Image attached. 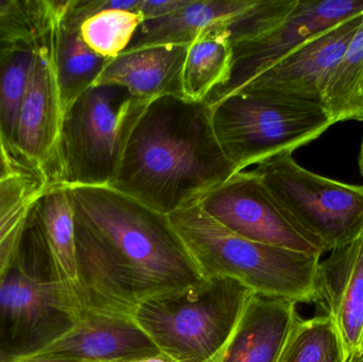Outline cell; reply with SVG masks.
<instances>
[{"mask_svg":"<svg viewBox=\"0 0 363 362\" xmlns=\"http://www.w3.org/2000/svg\"><path fill=\"white\" fill-rule=\"evenodd\" d=\"M112 60L94 52L83 42L69 0H55L52 61L63 114L79 96L96 84Z\"/></svg>","mask_w":363,"mask_h":362,"instance_id":"17","label":"cell"},{"mask_svg":"<svg viewBox=\"0 0 363 362\" xmlns=\"http://www.w3.org/2000/svg\"><path fill=\"white\" fill-rule=\"evenodd\" d=\"M253 293L233 278H204L142 304L134 321L176 361L217 362Z\"/></svg>","mask_w":363,"mask_h":362,"instance_id":"7","label":"cell"},{"mask_svg":"<svg viewBox=\"0 0 363 362\" xmlns=\"http://www.w3.org/2000/svg\"><path fill=\"white\" fill-rule=\"evenodd\" d=\"M362 18L363 13L315 36L245 86L273 89L322 104L326 83L359 29Z\"/></svg>","mask_w":363,"mask_h":362,"instance_id":"13","label":"cell"},{"mask_svg":"<svg viewBox=\"0 0 363 362\" xmlns=\"http://www.w3.org/2000/svg\"><path fill=\"white\" fill-rule=\"evenodd\" d=\"M232 57V46L223 38L205 34L192 42L184 64V97L203 101L228 78Z\"/></svg>","mask_w":363,"mask_h":362,"instance_id":"21","label":"cell"},{"mask_svg":"<svg viewBox=\"0 0 363 362\" xmlns=\"http://www.w3.org/2000/svg\"><path fill=\"white\" fill-rule=\"evenodd\" d=\"M23 225L17 231H15L0 247V281H1L2 276H4L8 268L10 267L13 259H14Z\"/></svg>","mask_w":363,"mask_h":362,"instance_id":"27","label":"cell"},{"mask_svg":"<svg viewBox=\"0 0 363 362\" xmlns=\"http://www.w3.org/2000/svg\"><path fill=\"white\" fill-rule=\"evenodd\" d=\"M188 2L189 0H140L135 12L140 15L143 21H153L177 12Z\"/></svg>","mask_w":363,"mask_h":362,"instance_id":"26","label":"cell"},{"mask_svg":"<svg viewBox=\"0 0 363 362\" xmlns=\"http://www.w3.org/2000/svg\"><path fill=\"white\" fill-rule=\"evenodd\" d=\"M362 74L363 18L359 29L330 74L322 96V106L335 123L353 119L356 89Z\"/></svg>","mask_w":363,"mask_h":362,"instance_id":"24","label":"cell"},{"mask_svg":"<svg viewBox=\"0 0 363 362\" xmlns=\"http://www.w3.org/2000/svg\"><path fill=\"white\" fill-rule=\"evenodd\" d=\"M286 214L328 251L363 234V186L313 174L281 152L254 170Z\"/></svg>","mask_w":363,"mask_h":362,"instance_id":"8","label":"cell"},{"mask_svg":"<svg viewBox=\"0 0 363 362\" xmlns=\"http://www.w3.org/2000/svg\"><path fill=\"white\" fill-rule=\"evenodd\" d=\"M296 304L254 293L217 362H279L301 320Z\"/></svg>","mask_w":363,"mask_h":362,"instance_id":"15","label":"cell"},{"mask_svg":"<svg viewBox=\"0 0 363 362\" xmlns=\"http://www.w3.org/2000/svg\"><path fill=\"white\" fill-rule=\"evenodd\" d=\"M315 304L336 329L343 362H363V234L320 261Z\"/></svg>","mask_w":363,"mask_h":362,"instance_id":"12","label":"cell"},{"mask_svg":"<svg viewBox=\"0 0 363 362\" xmlns=\"http://www.w3.org/2000/svg\"><path fill=\"white\" fill-rule=\"evenodd\" d=\"M159 353L155 342L133 319L84 312L68 333L28 357L123 362Z\"/></svg>","mask_w":363,"mask_h":362,"instance_id":"14","label":"cell"},{"mask_svg":"<svg viewBox=\"0 0 363 362\" xmlns=\"http://www.w3.org/2000/svg\"><path fill=\"white\" fill-rule=\"evenodd\" d=\"M67 189L81 315L134 320L142 304L204 280L169 216L110 187Z\"/></svg>","mask_w":363,"mask_h":362,"instance_id":"1","label":"cell"},{"mask_svg":"<svg viewBox=\"0 0 363 362\" xmlns=\"http://www.w3.org/2000/svg\"><path fill=\"white\" fill-rule=\"evenodd\" d=\"M36 201L23 223L14 259L0 281V361L36 354L80 319L55 278Z\"/></svg>","mask_w":363,"mask_h":362,"instance_id":"4","label":"cell"},{"mask_svg":"<svg viewBox=\"0 0 363 362\" xmlns=\"http://www.w3.org/2000/svg\"><path fill=\"white\" fill-rule=\"evenodd\" d=\"M257 0H189L177 12L143 21L127 50L157 45H187L249 10Z\"/></svg>","mask_w":363,"mask_h":362,"instance_id":"18","label":"cell"},{"mask_svg":"<svg viewBox=\"0 0 363 362\" xmlns=\"http://www.w3.org/2000/svg\"><path fill=\"white\" fill-rule=\"evenodd\" d=\"M69 8L79 23V32L89 49L101 57L115 59L127 50L143 23L132 11L102 9L89 13L85 0H69Z\"/></svg>","mask_w":363,"mask_h":362,"instance_id":"20","label":"cell"},{"mask_svg":"<svg viewBox=\"0 0 363 362\" xmlns=\"http://www.w3.org/2000/svg\"><path fill=\"white\" fill-rule=\"evenodd\" d=\"M199 204L220 225L252 242L321 257L328 252L286 214L254 170L236 172Z\"/></svg>","mask_w":363,"mask_h":362,"instance_id":"9","label":"cell"},{"mask_svg":"<svg viewBox=\"0 0 363 362\" xmlns=\"http://www.w3.org/2000/svg\"><path fill=\"white\" fill-rule=\"evenodd\" d=\"M38 45L15 49L0 59V140L13 159L17 120Z\"/></svg>","mask_w":363,"mask_h":362,"instance_id":"22","label":"cell"},{"mask_svg":"<svg viewBox=\"0 0 363 362\" xmlns=\"http://www.w3.org/2000/svg\"><path fill=\"white\" fill-rule=\"evenodd\" d=\"M218 142L237 171L317 140L335 125L321 103L245 86L213 104Z\"/></svg>","mask_w":363,"mask_h":362,"instance_id":"5","label":"cell"},{"mask_svg":"<svg viewBox=\"0 0 363 362\" xmlns=\"http://www.w3.org/2000/svg\"><path fill=\"white\" fill-rule=\"evenodd\" d=\"M169 218L203 278H233L255 293L296 303L317 301L321 256L241 237L211 218L200 204Z\"/></svg>","mask_w":363,"mask_h":362,"instance_id":"3","label":"cell"},{"mask_svg":"<svg viewBox=\"0 0 363 362\" xmlns=\"http://www.w3.org/2000/svg\"><path fill=\"white\" fill-rule=\"evenodd\" d=\"M36 208L55 278L66 299L81 317L74 215L67 187L59 184L45 187Z\"/></svg>","mask_w":363,"mask_h":362,"instance_id":"19","label":"cell"},{"mask_svg":"<svg viewBox=\"0 0 363 362\" xmlns=\"http://www.w3.org/2000/svg\"><path fill=\"white\" fill-rule=\"evenodd\" d=\"M359 168H360V171H362V174L363 176V136H362V149H360V154H359Z\"/></svg>","mask_w":363,"mask_h":362,"instance_id":"33","label":"cell"},{"mask_svg":"<svg viewBox=\"0 0 363 362\" xmlns=\"http://www.w3.org/2000/svg\"><path fill=\"white\" fill-rule=\"evenodd\" d=\"M23 170L17 166L14 159L10 157L0 140V182L21 172ZM26 172V171H25Z\"/></svg>","mask_w":363,"mask_h":362,"instance_id":"28","label":"cell"},{"mask_svg":"<svg viewBox=\"0 0 363 362\" xmlns=\"http://www.w3.org/2000/svg\"><path fill=\"white\" fill-rule=\"evenodd\" d=\"M330 362H343V352L340 351V352L337 353L334 357H333L332 361Z\"/></svg>","mask_w":363,"mask_h":362,"instance_id":"32","label":"cell"},{"mask_svg":"<svg viewBox=\"0 0 363 362\" xmlns=\"http://www.w3.org/2000/svg\"><path fill=\"white\" fill-rule=\"evenodd\" d=\"M187 45H157L125 51L104 68L95 85L117 84L151 102L165 96L184 97L183 69Z\"/></svg>","mask_w":363,"mask_h":362,"instance_id":"16","label":"cell"},{"mask_svg":"<svg viewBox=\"0 0 363 362\" xmlns=\"http://www.w3.org/2000/svg\"><path fill=\"white\" fill-rule=\"evenodd\" d=\"M62 118L63 108L53 67L51 25L36 47L14 144L15 163L45 187L57 185V151Z\"/></svg>","mask_w":363,"mask_h":362,"instance_id":"11","label":"cell"},{"mask_svg":"<svg viewBox=\"0 0 363 362\" xmlns=\"http://www.w3.org/2000/svg\"><path fill=\"white\" fill-rule=\"evenodd\" d=\"M150 102L117 84L94 85L63 114L57 142V184L108 187L130 135Z\"/></svg>","mask_w":363,"mask_h":362,"instance_id":"6","label":"cell"},{"mask_svg":"<svg viewBox=\"0 0 363 362\" xmlns=\"http://www.w3.org/2000/svg\"><path fill=\"white\" fill-rule=\"evenodd\" d=\"M362 13L363 0H298L294 10L277 27L254 40L232 46L228 78L203 101L213 106L305 43Z\"/></svg>","mask_w":363,"mask_h":362,"instance_id":"10","label":"cell"},{"mask_svg":"<svg viewBox=\"0 0 363 362\" xmlns=\"http://www.w3.org/2000/svg\"><path fill=\"white\" fill-rule=\"evenodd\" d=\"M123 362H178L174 361L172 357L164 353L160 352L159 354L150 355V356L142 357V358L133 359V361H128Z\"/></svg>","mask_w":363,"mask_h":362,"instance_id":"31","label":"cell"},{"mask_svg":"<svg viewBox=\"0 0 363 362\" xmlns=\"http://www.w3.org/2000/svg\"><path fill=\"white\" fill-rule=\"evenodd\" d=\"M236 172L213 131L211 106L165 96L138 119L108 187L170 216L200 203Z\"/></svg>","mask_w":363,"mask_h":362,"instance_id":"2","label":"cell"},{"mask_svg":"<svg viewBox=\"0 0 363 362\" xmlns=\"http://www.w3.org/2000/svg\"><path fill=\"white\" fill-rule=\"evenodd\" d=\"M55 0H0V59L38 44L52 25Z\"/></svg>","mask_w":363,"mask_h":362,"instance_id":"23","label":"cell"},{"mask_svg":"<svg viewBox=\"0 0 363 362\" xmlns=\"http://www.w3.org/2000/svg\"><path fill=\"white\" fill-rule=\"evenodd\" d=\"M340 351L332 320L321 315L298 321L279 362H330Z\"/></svg>","mask_w":363,"mask_h":362,"instance_id":"25","label":"cell"},{"mask_svg":"<svg viewBox=\"0 0 363 362\" xmlns=\"http://www.w3.org/2000/svg\"><path fill=\"white\" fill-rule=\"evenodd\" d=\"M0 362H79L70 359L59 358V357L34 356L23 357V358L1 359Z\"/></svg>","mask_w":363,"mask_h":362,"instance_id":"30","label":"cell"},{"mask_svg":"<svg viewBox=\"0 0 363 362\" xmlns=\"http://www.w3.org/2000/svg\"><path fill=\"white\" fill-rule=\"evenodd\" d=\"M353 119L363 120V74L356 89L355 100L353 104Z\"/></svg>","mask_w":363,"mask_h":362,"instance_id":"29","label":"cell"}]
</instances>
